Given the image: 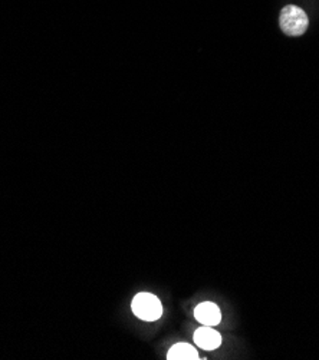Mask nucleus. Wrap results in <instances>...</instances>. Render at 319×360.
Masks as SVG:
<instances>
[{
    "label": "nucleus",
    "instance_id": "obj_3",
    "mask_svg": "<svg viewBox=\"0 0 319 360\" xmlns=\"http://www.w3.org/2000/svg\"><path fill=\"white\" fill-rule=\"evenodd\" d=\"M194 317L201 323L204 326H216L222 320V313L220 309L211 302H204L200 303L194 309Z\"/></svg>",
    "mask_w": 319,
    "mask_h": 360
},
{
    "label": "nucleus",
    "instance_id": "obj_2",
    "mask_svg": "<svg viewBox=\"0 0 319 360\" xmlns=\"http://www.w3.org/2000/svg\"><path fill=\"white\" fill-rule=\"evenodd\" d=\"M134 314L144 321H156L163 314V304L160 299L151 293H139L132 300Z\"/></svg>",
    "mask_w": 319,
    "mask_h": 360
},
{
    "label": "nucleus",
    "instance_id": "obj_5",
    "mask_svg": "<svg viewBox=\"0 0 319 360\" xmlns=\"http://www.w3.org/2000/svg\"><path fill=\"white\" fill-rule=\"evenodd\" d=\"M167 359L168 360H196L199 359V353L193 346L187 343H177L168 350Z\"/></svg>",
    "mask_w": 319,
    "mask_h": 360
},
{
    "label": "nucleus",
    "instance_id": "obj_1",
    "mask_svg": "<svg viewBox=\"0 0 319 360\" xmlns=\"http://www.w3.org/2000/svg\"><path fill=\"white\" fill-rule=\"evenodd\" d=\"M279 26L287 36L296 38V36H302L306 32L309 19L302 8L296 5H288L280 11Z\"/></svg>",
    "mask_w": 319,
    "mask_h": 360
},
{
    "label": "nucleus",
    "instance_id": "obj_4",
    "mask_svg": "<svg viewBox=\"0 0 319 360\" xmlns=\"http://www.w3.org/2000/svg\"><path fill=\"white\" fill-rule=\"evenodd\" d=\"M194 343L204 350H216L222 345V336L211 326H203L194 332Z\"/></svg>",
    "mask_w": 319,
    "mask_h": 360
}]
</instances>
